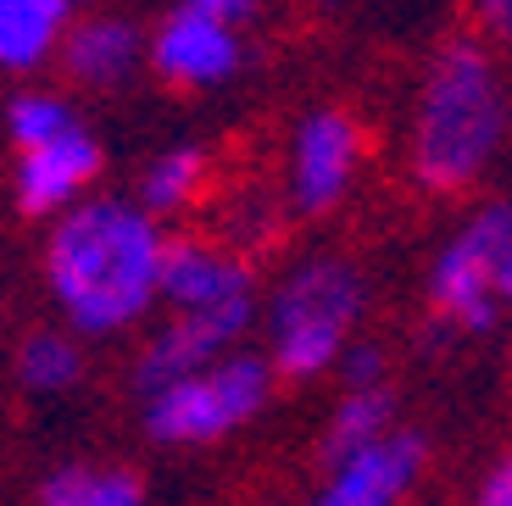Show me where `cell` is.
Returning a JSON list of instances; mask_svg holds the SVG:
<instances>
[{"mask_svg": "<svg viewBox=\"0 0 512 506\" xmlns=\"http://www.w3.org/2000/svg\"><path fill=\"white\" fill-rule=\"evenodd\" d=\"M162 228L145 206L73 201L62 206L45 245V273L78 334H117L140 323L156 301Z\"/></svg>", "mask_w": 512, "mask_h": 506, "instance_id": "1", "label": "cell"}, {"mask_svg": "<svg viewBox=\"0 0 512 506\" xmlns=\"http://www.w3.org/2000/svg\"><path fill=\"white\" fill-rule=\"evenodd\" d=\"M501 140H507V89L496 56L479 39H451L429 62L412 106V178L429 195H457L490 167Z\"/></svg>", "mask_w": 512, "mask_h": 506, "instance_id": "2", "label": "cell"}, {"mask_svg": "<svg viewBox=\"0 0 512 506\" xmlns=\"http://www.w3.org/2000/svg\"><path fill=\"white\" fill-rule=\"evenodd\" d=\"M362 317V273L351 262H301L273 295L268 334H273V373L284 379H312L346 351V334Z\"/></svg>", "mask_w": 512, "mask_h": 506, "instance_id": "3", "label": "cell"}, {"mask_svg": "<svg viewBox=\"0 0 512 506\" xmlns=\"http://www.w3.org/2000/svg\"><path fill=\"white\" fill-rule=\"evenodd\" d=\"M273 367L262 356H218L184 379H167L145 395V429L162 445H212L251 423L268 401Z\"/></svg>", "mask_w": 512, "mask_h": 506, "instance_id": "4", "label": "cell"}, {"mask_svg": "<svg viewBox=\"0 0 512 506\" xmlns=\"http://www.w3.org/2000/svg\"><path fill=\"white\" fill-rule=\"evenodd\" d=\"M512 245V206L507 201H490L479 206L468 223L457 228V240L435 256L429 267V301L446 323L457 329H496V267H501V251Z\"/></svg>", "mask_w": 512, "mask_h": 506, "instance_id": "5", "label": "cell"}, {"mask_svg": "<svg viewBox=\"0 0 512 506\" xmlns=\"http://www.w3.org/2000/svg\"><path fill=\"white\" fill-rule=\"evenodd\" d=\"M362 167V128L351 112H312L307 123L295 128L290 145V206L301 217H323L346 201L351 178Z\"/></svg>", "mask_w": 512, "mask_h": 506, "instance_id": "6", "label": "cell"}, {"mask_svg": "<svg viewBox=\"0 0 512 506\" xmlns=\"http://www.w3.org/2000/svg\"><path fill=\"white\" fill-rule=\"evenodd\" d=\"M245 323H251V295L218 301V306H179V317H173L162 334H151V345L140 351V367H134L140 390L151 395L156 384L184 379L195 367L218 362V356L245 334Z\"/></svg>", "mask_w": 512, "mask_h": 506, "instance_id": "7", "label": "cell"}, {"mask_svg": "<svg viewBox=\"0 0 512 506\" xmlns=\"http://www.w3.org/2000/svg\"><path fill=\"white\" fill-rule=\"evenodd\" d=\"M95 173H101V145L78 123H67V128H56L51 140L17 151V206L28 217L62 212V206H73L84 195V184Z\"/></svg>", "mask_w": 512, "mask_h": 506, "instance_id": "8", "label": "cell"}, {"mask_svg": "<svg viewBox=\"0 0 512 506\" xmlns=\"http://www.w3.org/2000/svg\"><path fill=\"white\" fill-rule=\"evenodd\" d=\"M240 56H245L240 34L229 23H212V17L190 12V6H179L151 39V67L179 89L223 84V78L240 73Z\"/></svg>", "mask_w": 512, "mask_h": 506, "instance_id": "9", "label": "cell"}, {"mask_svg": "<svg viewBox=\"0 0 512 506\" xmlns=\"http://www.w3.org/2000/svg\"><path fill=\"white\" fill-rule=\"evenodd\" d=\"M423 468V440L418 434H379L373 445L334 462L329 490L312 506H396L407 484Z\"/></svg>", "mask_w": 512, "mask_h": 506, "instance_id": "10", "label": "cell"}, {"mask_svg": "<svg viewBox=\"0 0 512 506\" xmlns=\"http://www.w3.org/2000/svg\"><path fill=\"white\" fill-rule=\"evenodd\" d=\"M156 295L173 306H218L251 295V267L240 256L201 240H162V267H156Z\"/></svg>", "mask_w": 512, "mask_h": 506, "instance_id": "11", "label": "cell"}, {"mask_svg": "<svg viewBox=\"0 0 512 506\" xmlns=\"http://www.w3.org/2000/svg\"><path fill=\"white\" fill-rule=\"evenodd\" d=\"M67 56V73L90 89H117L134 62H140V34L128 23H112V17H95V23L73 28V39L62 45Z\"/></svg>", "mask_w": 512, "mask_h": 506, "instance_id": "12", "label": "cell"}, {"mask_svg": "<svg viewBox=\"0 0 512 506\" xmlns=\"http://www.w3.org/2000/svg\"><path fill=\"white\" fill-rule=\"evenodd\" d=\"M73 0H0V67H39L62 45Z\"/></svg>", "mask_w": 512, "mask_h": 506, "instance_id": "13", "label": "cell"}, {"mask_svg": "<svg viewBox=\"0 0 512 506\" xmlns=\"http://www.w3.org/2000/svg\"><path fill=\"white\" fill-rule=\"evenodd\" d=\"M390 418H396V401H390L384 390H373V384L351 390L346 401L334 406V423H329V440H323V456H329V462H340V456L373 445L379 434H390Z\"/></svg>", "mask_w": 512, "mask_h": 506, "instance_id": "14", "label": "cell"}, {"mask_svg": "<svg viewBox=\"0 0 512 506\" xmlns=\"http://www.w3.org/2000/svg\"><path fill=\"white\" fill-rule=\"evenodd\" d=\"M78 373H84V356H78V340L45 329V334H28L17 345V384L34 395H56V390H73Z\"/></svg>", "mask_w": 512, "mask_h": 506, "instance_id": "15", "label": "cell"}, {"mask_svg": "<svg viewBox=\"0 0 512 506\" xmlns=\"http://www.w3.org/2000/svg\"><path fill=\"white\" fill-rule=\"evenodd\" d=\"M206 184V151H195V145H179V151H167L151 162V173H145L140 184V206L145 212H179V206H190L195 195H201Z\"/></svg>", "mask_w": 512, "mask_h": 506, "instance_id": "16", "label": "cell"}, {"mask_svg": "<svg viewBox=\"0 0 512 506\" xmlns=\"http://www.w3.org/2000/svg\"><path fill=\"white\" fill-rule=\"evenodd\" d=\"M78 123L73 106L62 101V95H45V89H28V95H17L12 112H6V128H12V145L23 151V145H39V140H51L56 128Z\"/></svg>", "mask_w": 512, "mask_h": 506, "instance_id": "17", "label": "cell"}, {"mask_svg": "<svg viewBox=\"0 0 512 506\" xmlns=\"http://www.w3.org/2000/svg\"><path fill=\"white\" fill-rule=\"evenodd\" d=\"M95 490V473L90 468H56L51 479L39 484V506H84Z\"/></svg>", "mask_w": 512, "mask_h": 506, "instance_id": "18", "label": "cell"}, {"mask_svg": "<svg viewBox=\"0 0 512 506\" xmlns=\"http://www.w3.org/2000/svg\"><path fill=\"white\" fill-rule=\"evenodd\" d=\"M84 506H145V484L134 473H95V490Z\"/></svg>", "mask_w": 512, "mask_h": 506, "instance_id": "19", "label": "cell"}, {"mask_svg": "<svg viewBox=\"0 0 512 506\" xmlns=\"http://www.w3.org/2000/svg\"><path fill=\"white\" fill-rule=\"evenodd\" d=\"M379 373H384V351H379V345L340 351V379H351V390H362V384H379Z\"/></svg>", "mask_w": 512, "mask_h": 506, "instance_id": "20", "label": "cell"}, {"mask_svg": "<svg viewBox=\"0 0 512 506\" xmlns=\"http://www.w3.org/2000/svg\"><path fill=\"white\" fill-rule=\"evenodd\" d=\"M474 17H479V28H485L496 45L512 51V0H474Z\"/></svg>", "mask_w": 512, "mask_h": 506, "instance_id": "21", "label": "cell"}, {"mask_svg": "<svg viewBox=\"0 0 512 506\" xmlns=\"http://www.w3.org/2000/svg\"><path fill=\"white\" fill-rule=\"evenodd\" d=\"M179 6H190V12L212 17V23H245V17L256 12V0H179Z\"/></svg>", "mask_w": 512, "mask_h": 506, "instance_id": "22", "label": "cell"}, {"mask_svg": "<svg viewBox=\"0 0 512 506\" xmlns=\"http://www.w3.org/2000/svg\"><path fill=\"white\" fill-rule=\"evenodd\" d=\"M474 506H512V456H501L496 473L485 479V490H479Z\"/></svg>", "mask_w": 512, "mask_h": 506, "instance_id": "23", "label": "cell"}, {"mask_svg": "<svg viewBox=\"0 0 512 506\" xmlns=\"http://www.w3.org/2000/svg\"><path fill=\"white\" fill-rule=\"evenodd\" d=\"M496 295H501V301H512V245L501 251V267H496Z\"/></svg>", "mask_w": 512, "mask_h": 506, "instance_id": "24", "label": "cell"}]
</instances>
